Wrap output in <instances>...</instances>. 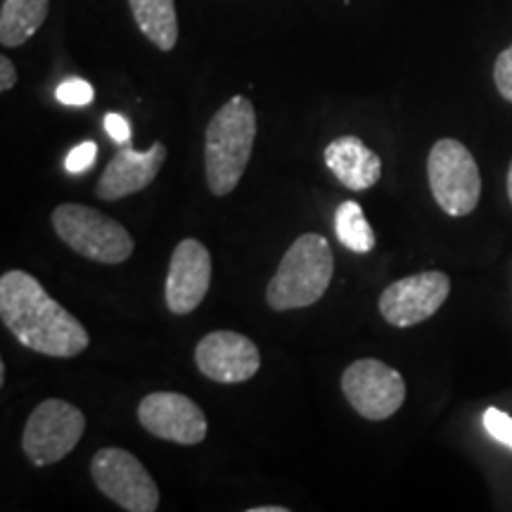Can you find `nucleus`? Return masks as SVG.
Here are the masks:
<instances>
[{"instance_id":"412c9836","label":"nucleus","mask_w":512,"mask_h":512,"mask_svg":"<svg viewBox=\"0 0 512 512\" xmlns=\"http://www.w3.org/2000/svg\"><path fill=\"white\" fill-rule=\"evenodd\" d=\"M494 81L498 93H501L508 102H512V43L498 55V60L494 64Z\"/></svg>"},{"instance_id":"dca6fc26","label":"nucleus","mask_w":512,"mask_h":512,"mask_svg":"<svg viewBox=\"0 0 512 512\" xmlns=\"http://www.w3.org/2000/svg\"><path fill=\"white\" fill-rule=\"evenodd\" d=\"M50 0H3L0 8V43L19 48L43 27Z\"/></svg>"},{"instance_id":"0eeeda50","label":"nucleus","mask_w":512,"mask_h":512,"mask_svg":"<svg viewBox=\"0 0 512 512\" xmlns=\"http://www.w3.org/2000/svg\"><path fill=\"white\" fill-rule=\"evenodd\" d=\"M91 477L100 494L128 512H155L159 489L147 467L124 448H100L91 460Z\"/></svg>"},{"instance_id":"f8f14e48","label":"nucleus","mask_w":512,"mask_h":512,"mask_svg":"<svg viewBox=\"0 0 512 512\" xmlns=\"http://www.w3.org/2000/svg\"><path fill=\"white\" fill-rule=\"evenodd\" d=\"M211 285V254L200 240H181L171 254L166 273V306L176 316H188L207 297Z\"/></svg>"},{"instance_id":"9b49d317","label":"nucleus","mask_w":512,"mask_h":512,"mask_svg":"<svg viewBox=\"0 0 512 512\" xmlns=\"http://www.w3.org/2000/svg\"><path fill=\"white\" fill-rule=\"evenodd\" d=\"M197 370L219 384L252 380L261 368V354L252 339L233 330H216L200 339L195 349Z\"/></svg>"},{"instance_id":"4468645a","label":"nucleus","mask_w":512,"mask_h":512,"mask_svg":"<svg viewBox=\"0 0 512 512\" xmlns=\"http://www.w3.org/2000/svg\"><path fill=\"white\" fill-rule=\"evenodd\" d=\"M325 164L344 188L363 192L382 178V159L356 136H342L325 147Z\"/></svg>"},{"instance_id":"2eb2a0df","label":"nucleus","mask_w":512,"mask_h":512,"mask_svg":"<svg viewBox=\"0 0 512 512\" xmlns=\"http://www.w3.org/2000/svg\"><path fill=\"white\" fill-rule=\"evenodd\" d=\"M138 29L150 43L169 53L178 43V15L174 0H128Z\"/></svg>"},{"instance_id":"f3484780","label":"nucleus","mask_w":512,"mask_h":512,"mask_svg":"<svg viewBox=\"0 0 512 512\" xmlns=\"http://www.w3.org/2000/svg\"><path fill=\"white\" fill-rule=\"evenodd\" d=\"M335 235L354 254H370L375 249V233L366 219V211L354 200L342 202L337 207Z\"/></svg>"},{"instance_id":"f257e3e1","label":"nucleus","mask_w":512,"mask_h":512,"mask_svg":"<svg viewBox=\"0 0 512 512\" xmlns=\"http://www.w3.org/2000/svg\"><path fill=\"white\" fill-rule=\"evenodd\" d=\"M0 318L10 335L36 354L74 358L91 344L81 320L27 271H8L0 278Z\"/></svg>"},{"instance_id":"423d86ee","label":"nucleus","mask_w":512,"mask_h":512,"mask_svg":"<svg viewBox=\"0 0 512 512\" xmlns=\"http://www.w3.org/2000/svg\"><path fill=\"white\" fill-rule=\"evenodd\" d=\"M86 418L74 403L46 399L31 411L22 434V448L36 467L60 463L79 446Z\"/></svg>"},{"instance_id":"6ab92c4d","label":"nucleus","mask_w":512,"mask_h":512,"mask_svg":"<svg viewBox=\"0 0 512 512\" xmlns=\"http://www.w3.org/2000/svg\"><path fill=\"white\" fill-rule=\"evenodd\" d=\"M95 157H98V145L93 140H86V143H79L69 152L67 159H64V169L74 176L86 174V171L93 169Z\"/></svg>"},{"instance_id":"20e7f679","label":"nucleus","mask_w":512,"mask_h":512,"mask_svg":"<svg viewBox=\"0 0 512 512\" xmlns=\"http://www.w3.org/2000/svg\"><path fill=\"white\" fill-rule=\"evenodd\" d=\"M53 228L64 245L98 264H124L133 254L131 233L86 204H60L53 211Z\"/></svg>"},{"instance_id":"7ed1b4c3","label":"nucleus","mask_w":512,"mask_h":512,"mask_svg":"<svg viewBox=\"0 0 512 512\" xmlns=\"http://www.w3.org/2000/svg\"><path fill=\"white\" fill-rule=\"evenodd\" d=\"M335 273L330 242L318 233H304L287 249L266 290L273 311L306 309L323 299Z\"/></svg>"},{"instance_id":"393cba45","label":"nucleus","mask_w":512,"mask_h":512,"mask_svg":"<svg viewBox=\"0 0 512 512\" xmlns=\"http://www.w3.org/2000/svg\"><path fill=\"white\" fill-rule=\"evenodd\" d=\"M508 195H510V202H512V162H510V169H508Z\"/></svg>"},{"instance_id":"4be33fe9","label":"nucleus","mask_w":512,"mask_h":512,"mask_svg":"<svg viewBox=\"0 0 512 512\" xmlns=\"http://www.w3.org/2000/svg\"><path fill=\"white\" fill-rule=\"evenodd\" d=\"M102 124H105L107 136H110L114 143H119V145L131 143V126H128V121L121 117V114H117V112L107 114Z\"/></svg>"},{"instance_id":"a211bd4d","label":"nucleus","mask_w":512,"mask_h":512,"mask_svg":"<svg viewBox=\"0 0 512 512\" xmlns=\"http://www.w3.org/2000/svg\"><path fill=\"white\" fill-rule=\"evenodd\" d=\"M55 98H57V102H62V105L86 107V105H91V102H93L95 91H93V86L88 81L67 79V81H62L60 86H57Z\"/></svg>"},{"instance_id":"6e6552de","label":"nucleus","mask_w":512,"mask_h":512,"mask_svg":"<svg viewBox=\"0 0 512 512\" xmlns=\"http://www.w3.org/2000/svg\"><path fill=\"white\" fill-rule=\"evenodd\" d=\"M342 392L361 418L389 420L406 401V382L399 370L377 358H361L342 375Z\"/></svg>"},{"instance_id":"1a4fd4ad","label":"nucleus","mask_w":512,"mask_h":512,"mask_svg":"<svg viewBox=\"0 0 512 512\" xmlns=\"http://www.w3.org/2000/svg\"><path fill=\"white\" fill-rule=\"evenodd\" d=\"M451 280L441 271H425L396 280L382 292L380 313L394 328H413L446 304Z\"/></svg>"},{"instance_id":"a878e982","label":"nucleus","mask_w":512,"mask_h":512,"mask_svg":"<svg viewBox=\"0 0 512 512\" xmlns=\"http://www.w3.org/2000/svg\"><path fill=\"white\" fill-rule=\"evenodd\" d=\"M0 382H5V363H0Z\"/></svg>"},{"instance_id":"5701e85b","label":"nucleus","mask_w":512,"mask_h":512,"mask_svg":"<svg viewBox=\"0 0 512 512\" xmlns=\"http://www.w3.org/2000/svg\"><path fill=\"white\" fill-rule=\"evenodd\" d=\"M17 83V69L15 64H12L8 57H0V91L8 93L10 88H15Z\"/></svg>"},{"instance_id":"39448f33","label":"nucleus","mask_w":512,"mask_h":512,"mask_svg":"<svg viewBox=\"0 0 512 512\" xmlns=\"http://www.w3.org/2000/svg\"><path fill=\"white\" fill-rule=\"evenodd\" d=\"M427 178L434 200L448 216H467L482 200V176L472 152L453 138L434 143L427 157Z\"/></svg>"},{"instance_id":"ddd939ff","label":"nucleus","mask_w":512,"mask_h":512,"mask_svg":"<svg viewBox=\"0 0 512 512\" xmlns=\"http://www.w3.org/2000/svg\"><path fill=\"white\" fill-rule=\"evenodd\" d=\"M164 159V143H152L147 152H136L131 145H121V150L102 171L95 192L105 202H117L128 195L143 192L145 188H150L159 171H162Z\"/></svg>"},{"instance_id":"f03ea898","label":"nucleus","mask_w":512,"mask_h":512,"mask_svg":"<svg viewBox=\"0 0 512 512\" xmlns=\"http://www.w3.org/2000/svg\"><path fill=\"white\" fill-rule=\"evenodd\" d=\"M204 169H207L209 190L216 197L230 195L238 188L240 178L252 159L256 140L254 105L242 95L230 98L214 114L204 136Z\"/></svg>"},{"instance_id":"aec40b11","label":"nucleus","mask_w":512,"mask_h":512,"mask_svg":"<svg viewBox=\"0 0 512 512\" xmlns=\"http://www.w3.org/2000/svg\"><path fill=\"white\" fill-rule=\"evenodd\" d=\"M484 427L486 432L494 437L498 444H505L512 448V418L508 413H503L501 408H486L484 411Z\"/></svg>"},{"instance_id":"9d476101","label":"nucleus","mask_w":512,"mask_h":512,"mask_svg":"<svg viewBox=\"0 0 512 512\" xmlns=\"http://www.w3.org/2000/svg\"><path fill=\"white\" fill-rule=\"evenodd\" d=\"M138 420L157 439L181 446H197L207 437V418L202 408L185 394H147L138 406Z\"/></svg>"},{"instance_id":"b1692460","label":"nucleus","mask_w":512,"mask_h":512,"mask_svg":"<svg viewBox=\"0 0 512 512\" xmlns=\"http://www.w3.org/2000/svg\"><path fill=\"white\" fill-rule=\"evenodd\" d=\"M287 508H280V505H266V508H252L249 512H285Z\"/></svg>"}]
</instances>
